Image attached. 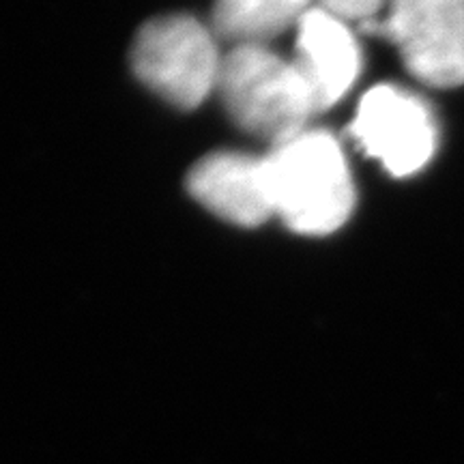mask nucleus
I'll list each match as a JSON object with an SVG mask.
<instances>
[{
	"label": "nucleus",
	"mask_w": 464,
	"mask_h": 464,
	"mask_svg": "<svg viewBox=\"0 0 464 464\" xmlns=\"http://www.w3.org/2000/svg\"><path fill=\"white\" fill-rule=\"evenodd\" d=\"M188 188L196 200L222 219L258 226L274 216L265 160L246 153H213L191 168Z\"/></svg>",
	"instance_id": "obj_7"
},
{
	"label": "nucleus",
	"mask_w": 464,
	"mask_h": 464,
	"mask_svg": "<svg viewBox=\"0 0 464 464\" xmlns=\"http://www.w3.org/2000/svg\"><path fill=\"white\" fill-rule=\"evenodd\" d=\"M222 58L213 34L191 15H164L138 33L131 67L138 78L172 106H200L218 86Z\"/></svg>",
	"instance_id": "obj_3"
},
{
	"label": "nucleus",
	"mask_w": 464,
	"mask_h": 464,
	"mask_svg": "<svg viewBox=\"0 0 464 464\" xmlns=\"http://www.w3.org/2000/svg\"><path fill=\"white\" fill-rule=\"evenodd\" d=\"M355 142L393 177H409L430 161L437 123L420 97L382 84L368 91L351 123Z\"/></svg>",
	"instance_id": "obj_5"
},
{
	"label": "nucleus",
	"mask_w": 464,
	"mask_h": 464,
	"mask_svg": "<svg viewBox=\"0 0 464 464\" xmlns=\"http://www.w3.org/2000/svg\"><path fill=\"white\" fill-rule=\"evenodd\" d=\"M269 198L286 226L301 235H329L346 224L355 185L332 133L305 130L265 158Z\"/></svg>",
	"instance_id": "obj_1"
},
{
	"label": "nucleus",
	"mask_w": 464,
	"mask_h": 464,
	"mask_svg": "<svg viewBox=\"0 0 464 464\" xmlns=\"http://www.w3.org/2000/svg\"><path fill=\"white\" fill-rule=\"evenodd\" d=\"M323 9L332 11L342 20H372L387 7L390 0H321Z\"/></svg>",
	"instance_id": "obj_9"
},
{
	"label": "nucleus",
	"mask_w": 464,
	"mask_h": 464,
	"mask_svg": "<svg viewBox=\"0 0 464 464\" xmlns=\"http://www.w3.org/2000/svg\"><path fill=\"white\" fill-rule=\"evenodd\" d=\"M312 0H218L213 28L232 45H265L310 11Z\"/></svg>",
	"instance_id": "obj_8"
},
{
	"label": "nucleus",
	"mask_w": 464,
	"mask_h": 464,
	"mask_svg": "<svg viewBox=\"0 0 464 464\" xmlns=\"http://www.w3.org/2000/svg\"><path fill=\"white\" fill-rule=\"evenodd\" d=\"M295 67L304 75L314 97L316 110L332 108L355 84L362 54L346 20L316 7L297 24V58Z\"/></svg>",
	"instance_id": "obj_6"
},
{
	"label": "nucleus",
	"mask_w": 464,
	"mask_h": 464,
	"mask_svg": "<svg viewBox=\"0 0 464 464\" xmlns=\"http://www.w3.org/2000/svg\"><path fill=\"white\" fill-rule=\"evenodd\" d=\"M218 92L237 125L280 144L305 131L318 112L314 97L295 63L266 45H237L222 58Z\"/></svg>",
	"instance_id": "obj_2"
},
{
	"label": "nucleus",
	"mask_w": 464,
	"mask_h": 464,
	"mask_svg": "<svg viewBox=\"0 0 464 464\" xmlns=\"http://www.w3.org/2000/svg\"><path fill=\"white\" fill-rule=\"evenodd\" d=\"M381 28L421 82L464 84V0H390Z\"/></svg>",
	"instance_id": "obj_4"
}]
</instances>
